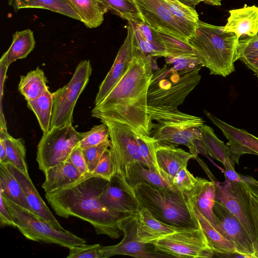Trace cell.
<instances>
[{
	"label": "cell",
	"instance_id": "54",
	"mask_svg": "<svg viewBox=\"0 0 258 258\" xmlns=\"http://www.w3.org/2000/svg\"><path fill=\"white\" fill-rule=\"evenodd\" d=\"M241 179L246 186L258 196V180L249 175L240 174Z\"/></svg>",
	"mask_w": 258,
	"mask_h": 258
},
{
	"label": "cell",
	"instance_id": "30",
	"mask_svg": "<svg viewBox=\"0 0 258 258\" xmlns=\"http://www.w3.org/2000/svg\"><path fill=\"white\" fill-rule=\"evenodd\" d=\"M0 192L7 199L30 212L22 186L3 163H0Z\"/></svg>",
	"mask_w": 258,
	"mask_h": 258
},
{
	"label": "cell",
	"instance_id": "35",
	"mask_svg": "<svg viewBox=\"0 0 258 258\" xmlns=\"http://www.w3.org/2000/svg\"><path fill=\"white\" fill-rule=\"evenodd\" d=\"M0 137L3 138L5 144L8 163L29 175L26 161V148L23 140L13 137L7 130H0Z\"/></svg>",
	"mask_w": 258,
	"mask_h": 258
},
{
	"label": "cell",
	"instance_id": "31",
	"mask_svg": "<svg viewBox=\"0 0 258 258\" xmlns=\"http://www.w3.org/2000/svg\"><path fill=\"white\" fill-rule=\"evenodd\" d=\"M175 21L189 39L194 34L198 21L199 15L192 9L179 0H164Z\"/></svg>",
	"mask_w": 258,
	"mask_h": 258
},
{
	"label": "cell",
	"instance_id": "55",
	"mask_svg": "<svg viewBox=\"0 0 258 258\" xmlns=\"http://www.w3.org/2000/svg\"><path fill=\"white\" fill-rule=\"evenodd\" d=\"M224 176L226 179L231 181H238L241 179L240 174L235 170L234 165L224 167Z\"/></svg>",
	"mask_w": 258,
	"mask_h": 258
},
{
	"label": "cell",
	"instance_id": "39",
	"mask_svg": "<svg viewBox=\"0 0 258 258\" xmlns=\"http://www.w3.org/2000/svg\"><path fill=\"white\" fill-rule=\"evenodd\" d=\"M127 26L133 40L138 49L144 54L151 57H164L165 54L151 43L143 35L133 20L127 21Z\"/></svg>",
	"mask_w": 258,
	"mask_h": 258
},
{
	"label": "cell",
	"instance_id": "38",
	"mask_svg": "<svg viewBox=\"0 0 258 258\" xmlns=\"http://www.w3.org/2000/svg\"><path fill=\"white\" fill-rule=\"evenodd\" d=\"M97 1L108 11L127 21L141 19L133 2L129 0Z\"/></svg>",
	"mask_w": 258,
	"mask_h": 258
},
{
	"label": "cell",
	"instance_id": "25",
	"mask_svg": "<svg viewBox=\"0 0 258 258\" xmlns=\"http://www.w3.org/2000/svg\"><path fill=\"white\" fill-rule=\"evenodd\" d=\"M119 180L125 190L143 182L158 187L172 189L169 181L162 173L139 162L133 164L129 168L125 178Z\"/></svg>",
	"mask_w": 258,
	"mask_h": 258
},
{
	"label": "cell",
	"instance_id": "33",
	"mask_svg": "<svg viewBox=\"0 0 258 258\" xmlns=\"http://www.w3.org/2000/svg\"><path fill=\"white\" fill-rule=\"evenodd\" d=\"M47 80L42 69L37 67L21 76L18 89L27 101L35 99L49 90Z\"/></svg>",
	"mask_w": 258,
	"mask_h": 258
},
{
	"label": "cell",
	"instance_id": "41",
	"mask_svg": "<svg viewBox=\"0 0 258 258\" xmlns=\"http://www.w3.org/2000/svg\"><path fill=\"white\" fill-rule=\"evenodd\" d=\"M136 136L140 154L147 165L150 168L155 169L162 173L156 162L157 143L150 136H143L138 133H136Z\"/></svg>",
	"mask_w": 258,
	"mask_h": 258
},
{
	"label": "cell",
	"instance_id": "16",
	"mask_svg": "<svg viewBox=\"0 0 258 258\" xmlns=\"http://www.w3.org/2000/svg\"><path fill=\"white\" fill-rule=\"evenodd\" d=\"M126 29L127 36L124 42L119 48L111 69L99 86L94 101L95 106L102 101L122 77L134 56L138 51L129 28L126 27Z\"/></svg>",
	"mask_w": 258,
	"mask_h": 258
},
{
	"label": "cell",
	"instance_id": "46",
	"mask_svg": "<svg viewBox=\"0 0 258 258\" xmlns=\"http://www.w3.org/2000/svg\"><path fill=\"white\" fill-rule=\"evenodd\" d=\"M165 60L167 64H172V68L177 72L189 70L200 66L203 67L197 55L166 57Z\"/></svg>",
	"mask_w": 258,
	"mask_h": 258
},
{
	"label": "cell",
	"instance_id": "2",
	"mask_svg": "<svg viewBox=\"0 0 258 258\" xmlns=\"http://www.w3.org/2000/svg\"><path fill=\"white\" fill-rule=\"evenodd\" d=\"M108 182L86 174L66 187L45 192V198L58 216L76 217L90 223L97 234L117 239L120 221L131 214L112 211L101 203L100 196Z\"/></svg>",
	"mask_w": 258,
	"mask_h": 258
},
{
	"label": "cell",
	"instance_id": "32",
	"mask_svg": "<svg viewBox=\"0 0 258 258\" xmlns=\"http://www.w3.org/2000/svg\"><path fill=\"white\" fill-rule=\"evenodd\" d=\"M202 141L208 154L221 162L224 167L234 165L229 148L221 141L210 126L203 124L202 126Z\"/></svg>",
	"mask_w": 258,
	"mask_h": 258
},
{
	"label": "cell",
	"instance_id": "12",
	"mask_svg": "<svg viewBox=\"0 0 258 258\" xmlns=\"http://www.w3.org/2000/svg\"><path fill=\"white\" fill-rule=\"evenodd\" d=\"M138 214H132L122 219L119 228L123 233L121 241L115 245L101 246L102 258L114 255H125L137 258H163L170 256L152 251L147 247L148 244L140 242L138 239Z\"/></svg>",
	"mask_w": 258,
	"mask_h": 258
},
{
	"label": "cell",
	"instance_id": "57",
	"mask_svg": "<svg viewBox=\"0 0 258 258\" xmlns=\"http://www.w3.org/2000/svg\"><path fill=\"white\" fill-rule=\"evenodd\" d=\"M20 0H8L9 5L12 6L15 10Z\"/></svg>",
	"mask_w": 258,
	"mask_h": 258
},
{
	"label": "cell",
	"instance_id": "56",
	"mask_svg": "<svg viewBox=\"0 0 258 258\" xmlns=\"http://www.w3.org/2000/svg\"><path fill=\"white\" fill-rule=\"evenodd\" d=\"M8 163L5 144L3 138L0 137V163L7 164Z\"/></svg>",
	"mask_w": 258,
	"mask_h": 258
},
{
	"label": "cell",
	"instance_id": "53",
	"mask_svg": "<svg viewBox=\"0 0 258 258\" xmlns=\"http://www.w3.org/2000/svg\"><path fill=\"white\" fill-rule=\"evenodd\" d=\"M181 3L192 8L195 9L196 6L201 2L212 5L220 6L221 4V0H179Z\"/></svg>",
	"mask_w": 258,
	"mask_h": 258
},
{
	"label": "cell",
	"instance_id": "26",
	"mask_svg": "<svg viewBox=\"0 0 258 258\" xmlns=\"http://www.w3.org/2000/svg\"><path fill=\"white\" fill-rule=\"evenodd\" d=\"M35 44L33 32L31 29L15 32L10 46L0 59V66L9 68L15 61L26 58L34 49Z\"/></svg>",
	"mask_w": 258,
	"mask_h": 258
},
{
	"label": "cell",
	"instance_id": "24",
	"mask_svg": "<svg viewBox=\"0 0 258 258\" xmlns=\"http://www.w3.org/2000/svg\"><path fill=\"white\" fill-rule=\"evenodd\" d=\"M44 173L45 179L42 187L45 192L66 187L83 175L69 159L47 169Z\"/></svg>",
	"mask_w": 258,
	"mask_h": 258
},
{
	"label": "cell",
	"instance_id": "42",
	"mask_svg": "<svg viewBox=\"0 0 258 258\" xmlns=\"http://www.w3.org/2000/svg\"><path fill=\"white\" fill-rule=\"evenodd\" d=\"M88 174L102 177L108 181L111 180L115 174V167L110 147L104 152L95 169Z\"/></svg>",
	"mask_w": 258,
	"mask_h": 258
},
{
	"label": "cell",
	"instance_id": "40",
	"mask_svg": "<svg viewBox=\"0 0 258 258\" xmlns=\"http://www.w3.org/2000/svg\"><path fill=\"white\" fill-rule=\"evenodd\" d=\"M95 125L90 130L81 133L78 145L82 149L98 145L110 139L108 126L103 122Z\"/></svg>",
	"mask_w": 258,
	"mask_h": 258
},
{
	"label": "cell",
	"instance_id": "7",
	"mask_svg": "<svg viewBox=\"0 0 258 258\" xmlns=\"http://www.w3.org/2000/svg\"><path fill=\"white\" fill-rule=\"evenodd\" d=\"M4 198L16 227L26 238L34 241L55 244L68 248L86 244L84 239L68 230L56 229L28 210L4 197Z\"/></svg>",
	"mask_w": 258,
	"mask_h": 258
},
{
	"label": "cell",
	"instance_id": "20",
	"mask_svg": "<svg viewBox=\"0 0 258 258\" xmlns=\"http://www.w3.org/2000/svg\"><path fill=\"white\" fill-rule=\"evenodd\" d=\"M194 158L190 153L176 146L157 144V164L160 171L168 180L171 186L173 178L177 172L182 168L187 167L189 160Z\"/></svg>",
	"mask_w": 258,
	"mask_h": 258
},
{
	"label": "cell",
	"instance_id": "58",
	"mask_svg": "<svg viewBox=\"0 0 258 258\" xmlns=\"http://www.w3.org/2000/svg\"><path fill=\"white\" fill-rule=\"evenodd\" d=\"M129 1H131V2H133V0H129Z\"/></svg>",
	"mask_w": 258,
	"mask_h": 258
},
{
	"label": "cell",
	"instance_id": "23",
	"mask_svg": "<svg viewBox=\"0 0 258 258\" xmlns=\"http://www.w3.org/2000/svg\"><path fill=\"white\" fill-rule=\"evenodd\" d=\"M138 240L148 244H152L157 239L182 228L159 221L145 208L140 209L138 214Z\"/></svg>",
	"mask_w": 258,
	"mask_h": 258
},
{
	"label": "cell",
	"instance_id": "14",
	"mask_svg": "<svg viewBox=\"0 0 258 258\" xmlns=\"http://www.w3.org/2000/svg\"><path fill=\"white\" fill-rule=\"evenodd\" d=\"M141 19L150 27L188 43L164 0H133Z\"/></svg>",
	"mask_w": 258,
	"mask_h": 258
},
{
	"label": "cell",
	"instance_id": "13",
	"mask_svg": "<svg viewBox=\"0 0 258 258\" xmlns=\"http://www.w3.org/2000/svg\"><path fill=\"white\" fill-rule=\"evenodd\" d=\"M213 226L234 245L237 254L257 258L253 243L239 220L222 203L215 200L213 208Z\"/></svg>",
	"mask_w": 258,
	"mask_h": 258
},
{
	"label": "cell",
	"instance_id": "15",
	"mask_svg": "<svg viewBox=\"0 0 258 258\" xmlns=\"http://www.w3.org/2000/svg\"><path fill=\"white\" fill-rule=\"evenodd\" d=\"M206 116L218 127L228 140V146L231 159L239 164L240 157L245 154L258 155V138L243 129L224 122L210 112L204 110Z\"/></svg>",
	"mask_w": 258,
	"mask_h": 258
},
{
	"label": "cell",
	"instance_id": "51",
	"mask_svg": "<svg viewBox=\"0 0 258 258\" xmlns=\"http://www.w3.org/2000/svg\"><path fill=\"white\" fill-rule=\"evenodd\" d=\"M239 59L258 77V50L245 55Z\"/></svg>",
	"mask_w": 258,
	"mask_h": 258
},
{
	"label": "cell",
	"instance_id": "9",
	"mask_svg": "<svg viewBox=\"0 0 258 258\" xmlns=\"http://www.w3.org/2000/svg\"><path fill=\"white\" fill-rule=\"evenodd\" d=\"M91 73L90 60L81 61L77 66L70 81L52 93L53 107L50 129L72 124L75 105L89 82Z\"/></svg>",
	"mask_w": 258,
	"mask_h": 258
},
{
	"label": "cell",
	"instance_id": "45",
	"mask_svg": "<svg viewBox=\"0 0 258 258\" xmlns=\"http://www.w3.org/2000/svg\"><path fill=\"white\" fill-rule=\"evenodd\" d=\"M101 245L99 244H86L69 248L67 258H102L100 252Z\"/></svg>",
	"mask_w": 258,
	"mask_h": 258
},
{
	"label": "cell",
	"instance_id": "17",
	"mask_svg": "<svg viewBox=\"0 0 258 258\" xmlns=\"http://www.w3.org/2000/svg\"><path fill=\"white\" fill-rule=\"evenodd\" d=\"M9 170L22 186L30 212L57 229L66 230L59 224L45 203L42 200L29 175L19 170L10 163L6 164Z\"/></svg>",
	"mask_w": 258,
	"mask_h": 258
},
{
	"label": "cell",
	"instance_id": "3",
	"mask_svg": "<svg viewBox=\"0 0 258 258\" xmlns=\"http://www.w3.org/2000/svg\"><path fill=\"white\" fill-rule=\"evenodd\" d=\"M188 43L210 74L226 77L235 71L239 38L232 32L199 20Z\"/></svg>",
	"mask_w": 258,
	"mask_h": 258
},
{
	"label": "cell",
	"instance_id": "27",
	"mask_svg": "<svg viewBox=\"0 0 258 258\" xmlns=\"http://www.w3.org/2000/svg\"><path fill=\"white\" fill-rule=\"evenodd\" d=\"M89 28L100 26L108 11L97 0H64Z\"/></svg>",
	"mask_w": 258,
	"mask_h": 258
},
{
	"label": "cell",
	"instance_id": "10",
	"mask_svg": "<svg viewBox=\"0 0 258 258\" xmlns=\"http://www.w3.org/2000/svg\"><path fill=\"white\" fill-rule=\"evenodd\" d=\"M81 137V133L73 124L53 127L43 134L37 146L36 161L39 169L44 173L56 164L68 160Z\"/></svg>",
	"mask_w": 258,
	"mask_h": 258
},
{
	"label": "cell",
	"instance_id": "43",
	"mask_svg": "<svg viewBox=\"0 0 258 258\" xmlns=\"http://www.w3.org/2000/svg\"><path fill=\"white\" fill-rule=\"evenodd\" d=\"M110 140L98 145L83 149L84 157L90 172H92L98 165L103 153L110 147Z\"/></svg>",
	"mask_w": 258,
	"mask_h": 258
},
{
	"label": "cell",
	"instance_id": "36",
	"mask_svg": "<svg viewBox=\"0 0 258 258\" xmlns=\"http://www.w3.org/2000/svg\"><path fill=\"white\" fill-rule=\"evenodd\" d=\"M152 29L155 39L159 46L165 51L166 57L197 55L188 43L170 35Z\"/></svg>",
	"mask_w": 258,
	"mask_h": 258
},
{
	"label": "cell",
	"instance_id": "44",
	"mask_svg": "<svg viewBox=\"0 0 258 258\" xmlns=\"http://www.w3.org/2000/svg\"><path fill=\"white\" fill-rule=\"evenodd\" d=\"M197 177L185 167L179 171L173 178L172 187L174 190L184 193L189 191L195 186Z\"/></svg>",
	"mask_w": 258,
	"mask_h": 258
},
{
	"label": "cell",
	"instance_id": "48",
	"mask_svg": "<svg viewBox=\"0 0 258 258\" xmlns=\"http://www.w3.org/2000/svg\"><path fill=\"white\" fill-rule=\"evenodd\" d=\"M68 159L83 175L90 172L84 157L83 149L78 145L73 149Z\"/></svg>",
	"mask_w": 258,
	"mask_h": 258
},
{
	"label": "cell",
	"instance_id": "11",
	"mask_svg": "<svg viewBox=\"0 0 258 258\" xmlns=\"http://www.w3.org/2000/svg\"><path fill=\"white\" fill-rule=\"evenodd\" d=\"M101 121L105 123L109 128L111 143L110 148L115 167L114 176L119 180H122L126 176L130 167L137 162L148 166L140 154L136 132L126 124L120 122L109 120Z\"/></svg>",
	"mask_w": 258,
	"mask_h": 258
},
{
	"label": "cell",
	"instance_id": "29",
	"mask_svg": "<svg viewBox=\"0 0 258 258\" xmlns=\"http://www.w3.org/2000/svg\"><path fill=\"white\" fill-rule=\"evenodd\" d=\"M190 206L214 253L222 255L237 254L233 244L221 235L196 207L191 205Z\"/></svg>",
	"mask_w": 258,
	"mask_h": 258
},
{
	"label": "cell",
	"instance_id": "52",
	"mask_svg": "<svg viewBox=\"0 0 258 258\" xmlns=\"http://www.w3.org/2000/svg\"><path fill=\"white\" fill-rule=\"evenodd\" d=\"M8 68L6 67H4L0 66V71H1V126L2 127H6V122L5 121L4 115L3 111V107H2V99L3 96V89H4V82L6 77V73L7 72Z\"/></svg>",
	"mask_w": 258,
	"mask_h": 258
},
{
	"label": "cell",
	"instance_id": "28",
	"mask_svg": "<svg viewBox=\"0 0 258 258\" xmlns=\"http://www.w3.org/2000/svg\"><path fill=\"white\" fill-rule=\"evenodd\" d=\"M228 180L254 231L258 243V196L241 178L235 181Z\"/></svg>",
	"mask_w": 258,
	"mask_h": 258
},
{
	"label": "cell",
	"instance_id": "21",
	"mask_svg": "<svg viewBox=\"0 0 258 258\" xmlns=\"http://www.w3.org/2000/svg\"><path fill=\"white\" fill-rule=\"evenodd\" d=\"M227 22L224 26L226 32H232L239 38L252 37L258 33V7L245 5L241 8L229 11Z\"/></svg>",
	"mask_w": 258,
	"mask_h": 258
},
{
	"label": "cell",
	"instance_id": "1",
	"mask_svg": "<svg viewBox=\"0 0 258 258\" xmlns=\"http://www.w3.org/2000/svg\"><path fill=\"white\" fill-rule=\"evenodd\" d=\"M151 58L138 50L122 77L93 109L92 116L124 123L138 134L150 136L153 121L147 96L153 75Z\"/></svg>",
	"mask_w": 258,
	"mask_h": 258
},
{
	"label": "cell",
	"instance_id": "22",
	"mask_svg": "<svg viewBox=\"0 0 258 258\" xmlns=\"http://www.w3.org/2000/svg\"><path fill=\"white\" fill-rule=\"evenodd\" d=\"M195 186L185 193L189 204L196 207L212 224L215 225L213 208L216 192L214 182L197 177Z\"/></svg>",
	"mask_w": 258,
	"mask_h": 258
},
{
	"label": "cell",
	"instance_id": "37",
	"mask_svg": "<svg viewBox=\"0 0 258 258\" xmlns=\"http://www.w3.org/2000/svg\"><path fill=\"white\" fill-rule=\"evenodd\" d=\"M26 8L46 9L80 21L79 17L64 0H20L14 11Z\"/></svg>",
	"mask_w": 258,
	"mask_h": 258
},
{
	"label": "cell",
	"instance_id": "47",
	"mask_svg": "<svg viewBox=\"0 0 258 258\" xmlns=\"http://www.w3.org/2000/svg\"><path fill=\"white\" fill-rule=\"evenodd\" d=\"M258 50V33L252 37H245L239 39L237 59Z\"/></svg>",
	"mask_w": 258,
	"mask_h": 258
},
{
	"label": "cell",
	"instance_id": "6",
	"mask_svg": "<svg viewBox=\"0 0 258 258\" xmlns=\"http://www.w3.org/2000/svg\"><path fill=\"white\" fill-rule=\"evenodd\" d=\"M202 67L178 73L165 64L153 73L148 92V106L177 108L199 83Z\"/></svg>",
	"mask_w": 258,
	"mask_h": 258
},
{
	"label": "cell",
	"instance_id": "4",
	"mask_svg": "<svg viewBox=\"0 0 258 258\" xmlns=\"http://www.w3.org/2000/svg\"><path fill=\"white\" fill-rule=\"evenodd\" d=\"M148 112L153 122L150 136L158 145H185L195 158L205 152L202 141V118L178 110L148 106ZM194 158V159H195Z\"/></svg>",
	"mask_w": 258,
	"mask_h": 258
},
{
	"label": "cell",
	"instance_id": "18",
	"mask_svg": "<svg viewBox=\"0 0 258 258\" xmlns=\"http://www.w3.org/2000/svg\"><path fill=\"white\" fill-rule=\"evenodd\" d=\"M205 171L211 181L215 184V200L224 205L240 222L253 243L258 258V243L254 231L235 196L229 181L225 179L224 182H219L208 167L205 169Z\"/></svg>",
	"mask_w": 258,
	"mask_h": 258
},
{
	"label": "cell",
	"instance_id": "8",
	"mask_svg": "<svg viewBox=\"0 0 258 258\" xmlns=\"http://www.w3.org/2000/svg\"><path fill=\"white\" fill-rule=\"evenodd\" d=\"M198 223V227H182L157 239L152 243L154 250L171 257H213L215 253L199 222Z\"/></svg>",
	"mask_w": 258,
	"mask_h": 258
},
{
	"label": "cell",
	"instance_id": "50",
	"mask_svg": "<svg viewBox=\"0 0 258 258\" xmlns=\"http://www.w3.org/2000/svg\"><path fill=\"white\" fill-rule=\"evenodd\" d=\"M0 225L1 227L11 226L16 228L14 223L6 201L1 192H0Z\"/></svg>",
	"mask_w": 258,
	"mask_h": 258
},
{
	"label": "cell",
	"instance_id": "19",
	"mask_svg": "<svg viewBox=\"0 0 258 258\" xmlns=\"http://www.w3.org/2000/svg\"><path fill=\"white\" fill-rule=\"evenodd\" d=\"M101 203L107 208L125 214H138L140 209L135 199L113 176L100 196Z\"/></svg>",
	"mask_w": 258,
	"mask_h": 258
},
{
	"label": "cell",
	"instance_id": "49",
	"mask_svg": "<svg viewBox=\"0 0 258 258\" xmlns=\"http://www.w3.org/2000/svg\"><path fill=\"white\" fill-rule=\"evenodd\" d=\"M133 21L136 23L144 37L155 47L162 51L165 54V57H166L167 55L165 51L159 46L157 41L155 39L152 28L141 19Z\"/></svg>",
	"mask_w": 258,
	"mask_h": 258
},
{
	"label": "cell",
	"instance_id": "5",
	"mask_svg": "<svg viewBox=\"0 0 258 258\" xmlns=\"http://www.w3.org/2000/svg\"><path fill=\"white\" fill-rule=\"evenodd\" d=\"M159 221L179 227L199 226L185 193L145 182L125 190Z\"/></svg>",
	"mask_w": 258,
	"mask_h": 258
},
{
	"label": "cell",
	"instance_id": "34",
	"mask_svg": "<svg viewBox=\"0 0 258 258\" xmlns=\"http://www.w3.org/2000/svg\"><path fill=\"white\" fill-rule=\"evenodd\" d=\"M27 102L28 108L35 113L43 134L48 132L52 114V93L48 90L39 97Z\"/></svg>",
	"mask_w": 258,
	"mask_h": 258
}]
</instances>
